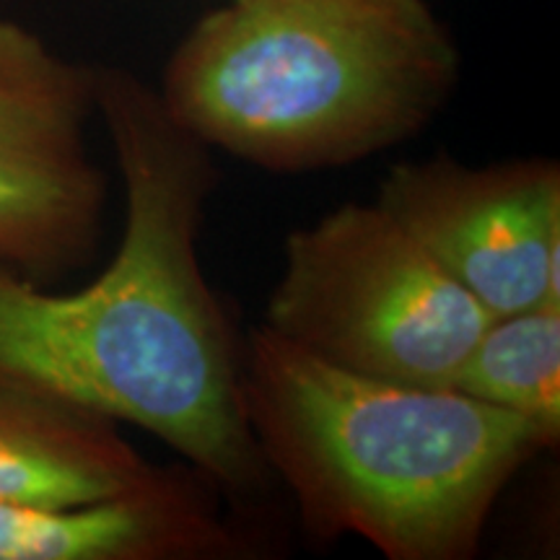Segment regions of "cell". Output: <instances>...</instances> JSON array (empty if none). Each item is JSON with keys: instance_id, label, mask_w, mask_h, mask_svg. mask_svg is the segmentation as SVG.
Listing matches in <instances>:
<instances>
[{"instance_id": "6da1fadb", "label": "cell", "mask_w": 560, "mask_h": 560, "mask_svg": "<svg viewBox=\"0 0 560 560\" xmlns=\"http://www.w3.org/2000/svg\"><path fill=\"white\" fill-rule=\"evenodd\" d=\"M125 192L120 247L60 293L0 265V374L151 433L236 509L272 475L244 412V342L200 262L215 151L128 68L91 66Z\"/></svg>"}, {"instance_id": "7a4b0ae2", "label": "cell", "mask_w": 560, "mask_h": 560, "mask_svg": "<svg viewBox=\"0 0 560 560\" xmlns=\"http://www.w3.org/2000/svg\"><path fill=\"white\" fill-rule=\"evenodd\" d=\"M244 412L272 480L314 540H366L389 560H467L503 488L556 446L454 387L353 374L255 327Z\"/></svg>"}, {"instance_id": "3957f363", "label": "cell", "mask_w": 560, "mask_h": 560, "mask_svg": "<svg viewBox=\"0 0 560 560\" xmlns=\"http://www.w3.org/2000/svg\"><path fill=\"white\" fill-rule=\"evenodd\" d=\"M459 73L429 0H226L177 42L159 94L213 151L312 174L420 136Z\"/></svg>"}, {"instance_id": "277c9868", "label": "cell", "mask_w": 560, "mask_h": 560, "mask_svg": "<svg viewBox=\"0 0 560 560\" xmlns=\"http://www.w3.org/2000/svg\"><path fill=\"white\" fill-rule=\"evenodd\" d=\"M493 314L380 202H346L285 236L270 332L371 380L452 387Z\"/></svg>"}, {"instance_id": "5b68a950", "label": "cell", "mask_w": 560, "mask_h": 560, "mask_svg": "<svg viewBox=\"0 0 560 560\" xmlns=\"http://www.w3.org/2000/svg\"><path fill=\"white\" fill-rule=\"evenodd\" d=\"M91 66L0 16V265L52 283L104 240L109 179L91 156Z\"/></svg>"}, {"instance_id": "8992f818", "label": "cell", "mask_w": 560, "mask_h": 560, "mask_svg": "<svg viewBox=\"0 0 560 560\" xmlns=\"http://www.w3.org/2000/svg\"><path fill=\"white\" fill-rule=\"evenodd\" d=\"M376 202L493 317L560 306V164L402 161Z\"/></svg>"}, {"instance_id": "52a82bcc", "label": "cell", "mask_w": 560, "mask_h": 560, "mask_svg": "<svg viewBox=\"0 0 560 560\" xmlns=\"http://www.w3.org/2000/svg\"><path fill=\"white\" fill-rule=\"evenodd\" d=\"M190 465L112 499L34 506L0 503V560H240L265 550L257 522L240 516Z\"/></svg>"}, {"instance_id": "ba28073f", "label": "cell", "mask_w": 560, "mask_h": 560, "mask_svg": "<svg viewBox=\"0 0 560 560\" xmlns=\"http://www.w3.org/2000/svg\"><path fill=\"white\" fill-rule=\"evenodd\" d=\"M166 470L115 420L0 374V503L102 501L149 488Z\"/></svg>"}, {"instance_id": "9c48e42d", "label": "cell", "mask_w": 560, "mask_h": 560, "mask_svg": "<svg viewBox=\"0 0 560 560\" xmlns=\"http://www.w3.org/2000/svg\"><path fill=\"white\" fill-rule=\"evenodd\" d=\"M452 387L529 420L558 444L560 306H535L490 319Z\"/></svg>"}]
</instances>
